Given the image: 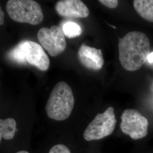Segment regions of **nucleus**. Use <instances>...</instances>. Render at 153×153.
Listing matches in <instances>:
<instances>
[{"label":"nucleus","instance_id":"1","mask_svg":"<svg viewBox=\"0 0 153 153\" xmlns=\"http://www.w3.org/2000/svg\"><path fill=\"white\" fill-rule=\"evenodd\" d=\"M119 59L126 71H136L147 61L150 53V43L146 35L131 31L119 40Z\"/></svg>","mask_w":153,"mask_h":153},{"label":"nucleus","instance_id":"2","mask_svg":"<svg viewBox=\"0 0 153 153\" xmlns=\"http://www.w3.org/2000/svg\"><path fill=\"white\" fill-rule=\"evenodd\" d=\"M74 105V98L71 87L65 82L55 86L45 105L48 117L55 120L63 121L71 114Z\"/></svg>","mask_w":153,"mask_h":153},{"label":"nucleus","instance_id":"3","mask_svg":"<svg viewBox=\"0 0 153 153\" xmlns=\"http://www.w3.org/2000/svg\"><path fill=\"white\" fill-rule=\"evenodd\" d=\"M6 9L10 18L15 22L38 25L44 19L40 6L33 0H9Z\"/></svg>","mask_w":153,"mask_h":153},{"label":"nucleus","instance_id":"4","mask_svg":"<svg viewBox=\"0 0 153 153\" xmlns=\"http://www.w3.org/2000/svg\"><path fill=\"white\" fill-rule=\"evenodd\" d=\"M116 124L114 109L109 107L103 113L96 115L83 132V138L87 141H91L107 137L114 131Z\"/></svg>","mask_w":153,"mask_h":153},{"label":"nucleus","instance_id":"5","mask_svg":"<svg viewBox=\"0 0 153 153\" xmlns=\"http://www.w3.org/2000/svg\"><path fill=\"white\" fill-rule=\"evenodd\" d=\"M121 130L131 139H142L148 134V120L136 109H126L121 116Z\"/></svg>","mask_w":153,"mask_h":153},{"label":"nucleus","instance_id":"6","mask_svg":"<svg viewBox=\"0 0 153 153\" xmlns=\"http://www.w3.org/2000/svg\"><path fill=\"white\" fill-rule=\"evenodd\" d=\"M37 38L40 45L52 57H56L65 50V35L58 26L53 25L49 28H41L37 33Z\"/></svg>","mask_w":153,"mask_h":153},{"label":"nucleus","instance_id":"7","mask_svg":"<svg viewBox=\"0 0 153 153\" xmlns=\"http://www.w3.org/2000/svg\"><path fill=\"white\" fill-rule=\"evenodd\" d=\"M19 43L23 50L26 62L41 71H46L49 69V57L40 44L31 40H24Z\"/></svg>","mask_w":153,"mask_h":153},{"label":"nucleus","instance_id":"8","mask_svg":"<svg viewBox=\"0 0 153 153\" xmlns=\"http://www.w3.org/2000/svg\"><path fill=\"white\" fill-rule=\"evenodd\" d=\"M80 63L88 69L99 71L104 65V59L102 50L88 46L82 43L78 52Z\"/></svg>","mask_w":153,"mask_h":153},{"label":"nucleus","instance_id":"9","mask_svg":"<svg viewBox=\"0 0 153 153\" xmlns=\"http://www.w3.org/2000/svg\"><path fill=\"white\" fill-rule=\"evenodd\" d=\"M57 13L63 17L87 18L90 14L88 6L80 0H61L55 5Z\"/></svg>","mask_w":153,"mask_h":153},{"label":"nucleus","instance_id":"10","mask_svg":"<svg viewBox=\"0 0 153 153\" xmlns=\"http://www.w3.org/2000/svg\"><path fill=\"white\" fill-rule=\"evenodd\" d=\"M133 6L143 19L153 23V0H135Z\"/></svg>","mask_w":153,"mask_h":153},{"label":"nucleus","instance_id":"11","mask_svg":"<svg viewBox=\"0 0 153 153\" xmlns=\"http://www.w3.org/2000/svg\"><path fill=\"white\" fill-rule=\"evenodd\" d=\"M16 121L13 118L0 120V141L2 138L6 140L13 139L16 133Z\"/></svg>","mask_w":153,"mask_h":153},{"label":"nucleus","instance_id":"12","mask_svg":"<svg viewBox=\"0 0 153 153\" xmlns=\"http://www.w3.org/2000/svg\"><path fill=\"white\" fill-rule=\"evenodd\" d=\"M61 28L65 36L68 38H75L80 36L82 33L81 27L76 22L73 21L64 22Z\"/></svg>","mask_w":153,"mask_h":153},{"label":"nucleus","instance_id":"13","mask_svg":"<svg viewBox=\"0 0 153 153\" xmlns=\"http://www.w3.org/2000/svg\"><path fill=\"white\" fill-rule=\"evenodd\" d=\"M8 56L12 60L16 61L17 63H19V64L26 63L24 52L20 43L18 44L15 48L11 49L9 53Z\"/></svg>","mask_w":153,"mask_h":153},{"label":"nucleus","instance_id":"14","mask_svg":"<svg viewBox=\"0 0 153 153\" xmlns=\"http://www.w3.org/2000/svg\"><path fill=\"white\" fill-rule=\"evenodd\" d=\"M48 153H71L69 149L65 145L57 144L50 149Z\"/></svg>","mask_w":153,"mask_h":153},{"label":"nucleus","instance_id":"15","mask_svg":"<svg viewBox=\"0 0 153 153\" xmlns=\"http://www.w3.org/2000/svg\"><path fill=\"white\" fill-rule=\"evenodd\" d=\"M99 2L109 9H115L119 3L117 0H99Z\"/></svg>","mask_w":153,"mask_h":153},{"label":"nucleus","instance_id":"16","mask_svg":"<svg viewBox=\"0 0 153 153\" xmlns=\"http://www.w3.org/2000/svg\"><path fill=\"white\" fill-rule=\"evenodd\" d=\"M4 13L1 9L0 10V25H2L4 24Z\"/></svg>","mask_w":153,"mask_h":153},{"label":"nucleus","instance_id":"17","mask_svg":"<svg viewBox=\"0 0 153 153\" xmlns=\"http://www.w3.org/2000/svg\"><path fill=\"white\" fill-rule=\"evenodd\" d=\"M147 61H148L149 63L153 64V52H150L149 55H148V58H147Z\"/></svg>","mask_w":153,"mask_h":153},{"label":"nucleus","instance_id":"18","mask_svg":"<svg viewBox=\"0 0 153 153\" xmlns=\"http://www.w3.org/2000/svg\"><path fill=\"white\" fill-rule=\"evenodd\" d=\"M16 153H30L29 152H28L27 151H25V150H22V151H19V152H18Z\"/></svg>","mask_w":153,"mask_h":153}]
</instances>
